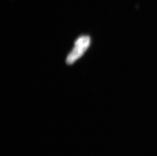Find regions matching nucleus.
<instances>
[{
	"label": "nucleus",
	"instance_id": "obj_1",
	"mask_svg": "<svg viewBox=\"0 0 157 156\" xmlns=\"http://www.w3.org/2000/svg\"><path fill=\"white\" fill-rule=\"evenodd\" d=\"M90 43V38L89 35H82L76 41L74 47L66 59L67 65H72L80 58L87 50Z\"/></svg>",
	"mask_w": 157,
	"mask_h": 156
}]
</instances>
